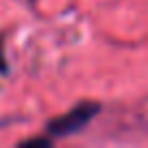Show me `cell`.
I'll return each mask as SVG.
<instances>
[{
    "label": "cell",
    "mask_w": 148,
    "mask_h": 148,
    "mask_svg": "<svg viewBox=\"0 0 148 148\" xmlns=\"http://www.w3.org/2000/svg\"><path fill=\"white\" fill-rule=\"evenodd\" d=\"M98 113H100V105H98V102L83 100V102H79V105H74L70 111H65L63 116H57V118H52L50 122H46L44 133H48L55 139L76 135V133H81Z\"/></svg>",
    "instance_id": "cell-1"
},
{
    "label": "cell",
    "mask_w": 148,
    "mask_h": 148,
    "mask_svg": "<svg viewBox=\"0 0 148 148\" xmlns=\"http://www.w3.org/2000/svg\"><path fill=\"white\" fill-rule=\"evenodd\" d=\"M55 144V137L50 135H37V137H28V139H22L18 142V146H24V148H50Z\"/></svg>",
    "instance_id": "cell-2"
},
{
    "label": "cell",
    "mask_w": 148,
    "mask_h": 148,
    "mask_svg": "<svg viewBox=\"0 0 148 148\" xmlns=\"http://www.w3.org/2000/svg\"><path fill=\"white\" fill-rule=\"evenodd\" d=\"M9 74V61L5 55V33H0V76Z\"/></svg>",
    "instance_id": "cell-3"
},
{
    "label": "cell",
    "mask_w": 148,
    "mask_h": 148,
    "mask_svg": "<svg viewBox=\"0 0 148 148\" xmlns=\"http://www.w3.org/2000/svg\"><path fill=\"white\" fill-rule=\"evenodd\" d=\"M9 122H13V120H0V126H5V124H9Z\"/></svg>",
    "instance_id": "cell-4"
},
{
    "label": "cell",
    "mask_w": 148,
    "mask_h": 148,
    "mask_svg": "<svg viewBox=\"0 0 148 148\" xmlns=\"http://www.w3.org/2000/svg\"><path fill=\"white\" fill-rule=\"evenodd\" d=\"M31 2H33V0H31Z\"/></svg>",
    "instance_id": "cell-5"
}]
</instances>
